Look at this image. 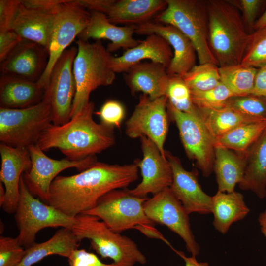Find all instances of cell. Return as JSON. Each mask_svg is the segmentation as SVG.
I'll list each match as a JSON object with an SVG mask.
<instances>
[{
  "mask_svg": "<svg viewBox=\"0 0 266 266\" xmlns=\"http://www.w3.org/2000/svg\"><path fill=\"white\" fill-rule=\"evenodd\" d=\"M138 167L96 161L87 169L70 176H58L49 191L47 204L75 217L93 208L108 192L124 189L138 178Z\"/></svg>",
  "mask_w": 266,
  "mask_h": 266,
  "instance_id": "1",
  "label": "cell"
},
{
  "mask_svg": "<svg viewBox=\"0 0 266 266\" xmlns=\"http://www.w3.org/2000/svg\"><path fill=\"white\" fill-rule=\"evenodd\" d=\"M91 102L77 115L61 125L51 124L37 144L43 151L57 148L72 161H79L111 147L115 143L114 127L96 123Z\"/></svg>",
  "mask_w": 266,
  "mask_h": 266,
  "instance_id": "2",
  "label": "cell"
},
{
  "mask_svg": "<svg viewBox=\"0 0 266 266\" xmlns=\"http://www.w3.org/2000/svg\"><path fill=\"white\" fill-rule=\"evenodd\" d=\"M208 42L219 67L240 64L249 33L230 0H207Z\"/></svg>",
  "mask_w": 266,
  "mask_h": 266,
  "instance_id": "3",
  "label": "cell"
},
{
  "mask_svg": "<svg viewBox=\"0 0 266 266\" xmlns=\"http://www.w3.org/2000/svg\"><path fill=\"white\" fill-rule=\"evenodd\" d=\"M76 43L78 51L73 66L76 92L71 118L88 106L93 91L111 85L116 76L110 65L111 55L100 40L89 43L78 39Z\"/></svg>",
  "mask_w": 266,
  "mask_h": 266,
  "instance_id": "4",
  "label": "cell"
},
{
  "mask_svg": "<svg viewBox=\"0 0 266 266\" xmlns=\"http://www.w3.org/2000/svg\"><path fill=\"white\" fill-rule=\"evenodd\" d=\"M74 218L71 230L78 241L89 240L92 248L102 258H110L116 266L146 263L145 256L133 240L113 232L98 217L81 213Z\"/></svg>",
  "mask_w": 266,
  "mask_h": 266,
  "instance_id": "5",
  "label": "cell"
},
{
  "mask_svg": "<svg viewBox=\"0 0 266 266\" xmlns=\"http://www.w3.org/2000/svg\"><path fill=\"white\" fill-rule=\"evenodd\" d=\"M167 6L157 20L177 28L194 44L199 64L212 63L218 66L208 42V19L206 1L166 0Z\"/></svg>",
  "mask_w": 266,
  "mask_h": 266,
  "instance_id": "6",
  "label": "cell"
},
{
  "mask_svg": "<svg viewBox=\"0 0 266 266\" xmlns=\"http://www.w3.org/2000/svg\"><path fill=\"white\" fill-rule=\"evenodd\" d=\"M52 122L48 99L33 106L21 109L0 107V141L14 147L28 148L36 144Z\"/></svg>",
  "mask_w": 266,
  "mask_h": 266,
  "instance_id": "7",
  "label": "cell"
},
{
  "mask_svg": "<svg viewBox=\"0 0 266 266\" xmlns=\"http://www.w3.org/2000/svg\"><path fill=\"white\" fill-rule=\"evenodd\" d=\"M19 198L14 219L19 234L16 237L25 249L35 242L37 233L48 227H61L71 230L74 217H69L55 207L36 198L28 189L22 176Z\"/></svg>",
  "mask_w": 266,
  "mask_h": 266,
  "instance_id": "8",
  "label": "cell"
},
{
  "mask_svg": "<svg viewBox=\"0 0 266 266\" xmlns=\"http://www.w3.org/2000/svg\"><path fill=\"white\" fill-rule=\"evenodd\" d=\"M148 199L134 196L129 189H116L103 196L93 208L83 213L98 217L113 232L120 233L139 225H154L144 210Z\"/></svg>",
  "mask_w": 266,
  "mask_h": 266,
  "instance_id": "9",
  "label": "cell"
},
{
  "mask_svg": "<svg viewBox=\"0 0 266 266\" xmlns=\"http://www.w3.org/2000/svg\"><path fill=\"white\" fill-rule=\"evenodd\" d=\"M90 13L78 0H64L59 5L52 30L46 69L36 82L45 90L47 88L55 64L66 48L87 26Z\"/></svg>",
  "mask_w": 266,
  "mask_h": 266,
  "instance_id": "10",
  "label": "cell"
},
{
  "mask_svg": "<svg viewBox=\"0 0 266 266\" xmlns=\"http://www.w3.org/2000/svg\"><path fill=\"white\" fill-rule=\"evenodd\" d=\"M167 109L176 124L187 156L196 161L204 177H209L214 171L216 139L208 131L200 114L183 112L168 102Z\"/></svg>",
  "mask_w": 266,
  "mask_h": 266,
  "instance_id": "11",
  "label": "cell"
},
{
  "mask_svg": "<svg viewBox=\"0 0 266 266\" xmlns=\"http://www.w3.org/2000/svg\"><path fill=\"white\" fill-rule=\"evenodd\" d=\"M64 0H20L11 30L35 42L48 54L49 41L60 4Z\"/></svg>",
  "mask_w": 266,
  "mask_h": 266,
  "instance_id": "12",
  "label": "cell"
},
{
  "mask_svg": "<svg viewBox=\"0 0 266 266\" xmlns=\"http://www.w3.org/2000/svg\"><path fill=\"white\" fill-rule=\"evenodd\" d=\"M167 103L166 96L152 100L147 95H141L126 125V133L129 137H148L156 145L165 157L164 143L168 130Z\"/></svg>",
  "mask_w": 266,
  "mask_h": 266,
  "instance_id": "13",
  "label": "cell"
},
{
  "mask_svg": "<svg viewBox=\"0 0 266 266\" xmlns=\"http://www.w3.org/2000/svg\"><path fill=\"white\" fill-rule=\"evenodd\" d=\"M143 208L150 220L166 226L178 234L192 256L196 257L199 254L200 248L191 229L189 214L170 188L148 198L144 203Z\"/></svg>",
  "mask_w": 266,
  "mask_h": 266,
  "instance_id": "14",
  "label": "cell"
},
{
  "mask_svg": "<svg viewBox=\"0 0 266 266\" xmlns=\"http://www.w3.org/2000/svg\"><path fill=\"white\" fill-rule=\"evenodd\" d=\"M77 47L66 49L54 65L44 96L50 103L52 123L63 125L71 119L76 83L73 66Z\"/></svg>",
  "mask_w": 266,
  "mask_h": 266,
  "instance_id": "15",
  "label": "cell"
},
{
  "mask_svg": "<svg viewBox=\"0 0 266 266\" xmlns=\"http://www.w3.org/2000/svg\"><path fill=\"white\" fill-rule=\"evenodd\" d=\"M31 160L30 170L23 173L24 181L30 192L43 201L48 202L50 186L62 171L75 168L82 171L96 162L95 156L79 161L67 158L56 160L48 157L36 144L28 148Z\"/></svg>",
  "mask_w": 266,
  "mask_h": 266,
  "instance_id": "16",
  "label": "cell"
},
{
  "mask_svg": "<svg viewBox=\"0 0 266 266\" xmlns=\"http://www.w3.org/2000/svg\"><path fill=\"white\" fill-rule=\"evenodd\" d=\"M139 138L143 158L135 162L141 170L142 179L130 191L134 196L146 197L148 194L155 195L169 188L172 182V171L166 157L163 156L152 140L145 136Z\"/></svg>",
  "mask_w": 266,
  "mask_h": 266,
  "instance_id": "17",
  "label": "cell"
},
{
  "mask_svg": "<svg viewBox=\"0 0 266 266\" xmlns=\"http://www.w3.org/2000/svg\"><path fill=\"white\" fill-rule=\"evenodd\" d=\"M166 155L172 171V182L169 188L187 212L189 214L211 213L212 197L202 189L197 171L186 170L180 160L170 152L166 151Z\"/></svg>",
  "mask_w": 266,
  "mask_h": 266,
  "instance_id": "18",
  "label": "cell"
},
{
  "mask_svg": "<svg viewBox=\"0 0 266 266\" xmlns=\"http://www.w3.org/2000/svg\"><path fill=\"white\" fill-rule=\"evenodd\" d=\"M135 33L139 35H158L172 47L173 57L166 69L169 75L182 76L196 65L198 56L194 44L173 26L149 21L136 26Z\"/></svg>",
  "mask_w": 266,
  "mask_h": 266,
  "instance_id": "19",
  "label": "cell"
},
{
  "mask_svg": "<svg viewBox=\"0 0 266 266\" xmlns=\"http://www.w3.org/2000/svg\"><path fill=\"white\" fill-rule=\"evenodd\" d=\"M1 168L0 182L5 189V200L2 208L7 213H14L19 198L20 182L24 173L31 167L28 148L0 144Z\"/></svg>",
  "mask_w": 266,
  "mask_h": 266,
  "instance_id": "20",
  "label": "cell"
},
{
  "mask_svg": "<svg viewBox=\"0 0 266 266\" xmlns=\"http://www.w3.org/2000/svg\"><path fill=\"white\" fill-rule=\"evenodd\" d=\"M47 53L39 44L24 39L0 62L2 74L37 82L47 66Z\"/></svg>",
  "mask_w": 266,
  "mask_h": 266,
  "instance_id": "21",
  "label": "cell"
},
{
  "mask_svg": "<svg viewBox=\"0 0 266 266\" xmlns=\"http://www.w3.org/2000/svg\"><path fill=\"white\" fill-rule=\"evenodd\" d=\"M136 28L134 25L117 26L109 20L105 14L91 11L89 23L78 37L86 41L91 38L109 40L111 42L106 48L109 53L121 48L126 50L140 43L133 37Z\"/></svg>",
  "mask_w": 266,
  "mask_h": 266,
  "instance_id": "22",
  "label": "cell"
},
{
  "mask_svg": "<svg viewBox=\"0 0 266 266\" xmlns=\"http://www.w3.org/2000/svg\"><path fill=\"white\" fill-rule=\"evenodd\" d=\"M173 57L169 43L162 37L152 34L137 46L125 50L120 56H111L110 65L115 73H125L133 65L148 59L163 65L167 69Z\"/></svg>",
  "mask_w": 266,
  "mask_h": 266,
  "instance_id": "23",
  "label": "cell"
},
{
  "mask_svg": "<svg viewBox=\"0 0 266 266\" xmlns=\"http://www.w3.org/2000/svg\"><path fill=\"white\" fill-rule=\"evenodd\" d=\"M125 73V80L133 94L141 92L152 100L166 96L169 76L163 65L151 61L140 62Z\"/></svg>",
  "mask_w": 266,
  "mask_h": 266,
  "instance_id": "24",
  "label": "cell"
},
{
  "mask_svg": "<svg viewBox=\"0 0 266 266\" xmlns=\"http://www.w3.org/2000/svg\"><path fill=\"white\" fill-rule=\"evenodd\" d=\"M44 93L36 82L12 75L0 76V107L21 109L33 106L43 100Z\"/></svg>",
  "mask_w": 266,
  "mask_h": 266,
  "instance_id": "25",
  "label": "cell"
},
{
  "mask_svg": "<svg viewBox=\"0 0 266 266\" xmlns=\"http://www.w3.org/2000/svg\"><path fill=\"white\" fill-rule=\"evenodd\" d=\"M166 6V0H115L106 15L113 24L137 26L150 21Z\"/></svg>",
  "mask_w": 266,
  "mask_h": 266,
  "instance_id": "26",
  "label": "cell"
},
{
  "mask_svg": "<svg viewBox=\"0 0 266 266\" xmlns=\"http://www.w3.org/2000/svg\"><path fill=\"white\" fill-rule=\"evenodd\" d=\"M247 153H240L220 145L215 150L214 171L218 191L233 192L241 181L245 168Z\"/></svg>",
  "mask_w": 266,
  "mask_h": 266,
  "instance_id": "27",
  "label": "cell"
},
{
  "mask_svg": "<svg viewBox=\"0 0 266 266\" xmlns=\"http://www.w3.org/2000/svg\"><path fill=\"white\" fill-rule=\"evenodd\" d=\"M249 212L244 196L239 192L217 191L212 196V224L223 234L228 232L232 224L245 218Z\"/></svg>",
  "mask_w": 266,
  "mask_h": 266,
  "instance_id": "28",
  "label": "cell"
},
{
  "mask_svg": "<svg viewBox=\"0 0 266 266\" xmlns=\"http://www.w3.org/2000/svg\"><path fill=\"white\" fill-rule=\"evenodd\" d=\"M238 186L260 199L266 198V130L247 151L244 175Z\"/></svg>",
  "mask_w": 266,
  "mask_h": 266,
  "instance_id": "29",
  "label": "cell"
},
{
  "mask_svg": "<svg viewBox=\"0 0 266 266\" xmlns=\"http://www.w3.org/2000/svg\"><path fill=\"white\" fill-rule=\"evenodd\" d=\"M79 242L70 229L61 228L47 241L35 242L26 248L24 257L18 266H32L52 255L68 258L78 248Z\"/></svg>",
  "mask_w": 266,
  "mask_h": 266,
  "instance_id": "30",
  "label": "cell"
},
{
  "mask_svg": "<svg viewBox=\"0 0 266 266\" xmlns=\"http://www.w3.org/2000/svg\"><path fill=\"white\" fill-rule=\"evenodd\" d=\"M198 110L204 125L216 140L238 126L259 122L226 106L216 109Z\"/></svg>",
  "mask_w": 266,
  "mask_h": 266,
  "instance_id": "31",
  "label": "cell"
},
{
  "mask_svg": "<svg viewBox=\"0 0 266 266\" xmlns=\"http://www.w3.org/2000/svg\"><path fill=\"white\" fill-rule=\"evenodd\" d=\"M266 130V121L251 122L238 126L216 140L220 145L235 152L246 153Z\"/></svg>",
  "mask_w": 266,
  "mask_h": 266,
  "instance_id": "32",
  "label": "cell"
},
{
  "mask_svg": "<svg viewBox=\"0 0 266 266\" xmlns=\"http://www.w3.org/2000/svg\"><path fill=\"white\" fill-rule=\"evenodd\" d=\"M258 69L241 64L219 67L221 82L234 96L252 94Z\"/></svg>",
  "mask_w": 266,
  "mask_h": 266,
  "instance_id": "33",
  "label": "cell"
},
{
  "mask_svg": "<svg viewBox=\"0 0 266 266\" xmlns=\"http://www.w3.org/2000/svg\"><path fill=\"white\" fill-rule=\"evenodd\" d=\"M219 67L212 63L199 64L181 77L191 91L209 90L221 82Z\"/></svg>",
  "mask_w": 266,
  "mask_h": 266,
  "instance_id": "34",
  "label": "cell"
},
{
  "mask_svg": "<svg viewBox=\"0 0 266 266\" xmlns=\"http://www.w3.org/2000/svg\"><path fill=\"white\" fill-rule=\"evenodd\" d=\"M169 76L166 94L168 103L183 112L200 115L192 100L191 90L182 77L176 75Z\"/></svg>",
  "mask_w": 266,
  "mask_h": 266,
  "instance_id": "35",
  "label": "cell"
},
{
  "mask_svg": "<svg viewBox=\"0 0 266 266\" xmlns=\"http://www.w3.org/2000/svg\"><path fill=\"white\" fill-rule=\"evenodd\" d=\"M225 105L256 121H266V97L250 94L233 96Z\"/></svg>",
  "mask_w": 266,
  "mask_h": 266,
  "instance_id": "36",
  "label": "cell"
},
{
  "mask_svg": "<svg viewBox=\"0 0 266 266\" xmlns=\"http://www.w3.org/2000/svg\"><path fill=\"white\" fill-rule=\"evenodd\" d=\"M240 64L257 69L266 66V27L249 33Z\"/></svg>",
  "mask_w": 266,
  "mask_h": 266,
  "instance_id": "37",
  "label": "cell"
},
{
  "mask_svg": "<svg viewBox=\"0 0 266 266\" xmlns=\"http://www.w3.org/2000/svg\"><path fill=\"white\" fill-rule=\"evenodd\" d=\"M191 99L199 109H212L225 106L228 99L233 97L232 92L221 82L215 87L205 91H191Z\"/></svg>",
  "mask_w": 266,
  "mask_h": 266,
  "instance_id": "38",
  "label": "cell"
},
{
  "mask_svg": "<svg viewBox=\"0 0 266 266\" xmlns=\"http://www.w3.org/2000/svg\"><path fill=\"white\" fill-rule=\"evenodd\" d=\"M24 248L16 237L0 236V266H18L24 254Z\"/></svg>",
  "mask_w": 266,
  "mask_h": 266,
  "instance_id": "39",
  "label": "cell"
},
{
  "mask_svg": "<svg viewBox=\"0 0 266 266\" xmlns=\"http://www.w3.org/2000/svg\"><path fill=\"white\" fill-rule=\"evenodd\" d=\"M101 123L111 127H119L125 115L123 106L119 101L110 100L106 101L96 112Z\"/></svg>",
  "mask_w": 266,
  "mask_h": 266,
  "instance_id": "40",
  "label": "cell"
},
{
  "mask_svg": "<svg viewBox=\"0 0 266 266\" xmlns=\"http://www.w3.org/2000/svg\"><path fill=\"white\" fill-rule=\"evenodd\" d=\"M242 12V17L247 31H254L253 27L258 19L257 16L265 3L262 0H240L231 1ZM249 33V32H248Z\"/></svg>",
  "mask_w": 266,
  "mask_h": 266,
  "instance_id": "41",
  "label": "cell"
},
{
  "mask_svg": "<svg viewBox=\"0 0 266 266\" xmlns=\"http://www.w3.org/2000/svg\"><path fill=\"white\" fill-rule=\"evenodd\" d=\"M67 259L69 266H116L113 262H102L94 253L84 249H75Z\"/></svg>",
  "mask_w": 266,
  "mask_h": 266,
  "instance_id": "42",
  "label": "cell"
},
{
  "mask_svg": "<svg viewBox=\"0 0 266 266\" xmlns=\"http://www.w3.org/2000/svg\"><path fill=\"white\" fill-rule=\"evenodd\" d=\"M19 0H0V32L11 30Z\"/></svg>",
  "mask_w": 266,
  "mask_h": 266,
  "instance_id": "43",
  "label": "cell"
},
{
  "mask_svg": "<svg viewBox=\"0 0 266 266\" xmlns=\"http://www.w3.org/2000/svg\"><path fill=\"white\" fill-rule=\"evenodd\" d=\"M23 40L12 30L0 32V62H2Z\"/></svg>",
  "mask_w": 266,
  "mask_h": 266,
  "instance_id": "44",
  "label": "cell"
},
{
  "mask_svg": "<svg viewBox=\"0 0 266 266\" xmlns=\"http://www.w3.org/2000/svg\"><path fill=\"white\" fill-rule=\"evenodd\" d=\"M115 0H80L79 3L87 10L106 14Z\"/></svg>",
  "mask_w": 266,
  "mask_h": 266,
  "instance_id": "45",
  "label": "cell"
},
{
  "mask_svg": "<svg viewBox=\"0 0 266 266\" xmlns=\"http://www.w3.org/2000/svg\"><path fill=\"white\" fill-rule=\"evenodd\" d=\"M251 94L266 97V66L258 69Z\"/></svg>",
  "mask_w": 266,
  "mask_h": 266,
  "instance_id": "46",
  "label": "cell"
},
{
  "mask_svg": "<svg viewBox=\"0 0 266 266\" xmlns=\"http://www.w3.org/2000/svg\"><path fill=\"white\" fill-rule=\"evenodd\" d=\"M135 229L138 230L149 238L160 239L171 246L170 243L163 235L154 227V225H139L136 226Z\"/></svg>",
  "mask_w": 266,
  "mask_h": 266,
  "instance_id": "47",
  "label": "cell"
},
{
  "mask_svg": "<svg viewBox=\"0 0 266 266\" xmlns=\"http://www.w3.org/2000/svg\"><path fill=\"white\" fill-rule=\"evenodd\" d=\"M174 250L184 260L185 266H209L207 263L199 262L195 256L188 257L183 252Z\"/></svg>",
  "mask_w": 266,
  "mask_h": 266,
  "instance_id": "48",
  "label": "cell"
},
{
  "mask_svg": "<svg viewBox=\"0 0 266 266\" xmlns=\"http://www.w3.org/2000/svg\"><path fill=\"white\" fill-rule=\"evenodd\" d=\"M258 221L260 226L261 232L266 238V208L260 213Z\"/></svg>",
  "mask_w": 266,
  "mask_h": 266,
  "instance_id": "49",
  "label": "cell"
},
{
  "mask_svg": "<svg viewBox=\"0 0 266 266\" xmlns=\"http://www.w3.org/2000/svg\"><path fill=\"white\" fill-rule=\"evenodd\" d=\"M266 27V9L258 18L253 27L254 31Z\"/></svg>",
  "mask_w": 266,
  "mask_h": 266,
  "instance_id": "50",
  "label": "cell"
},
{
  "mask_svg": "<svg viewBox=\"0 0 266 266\" xmlns=\"http://www.w3.org/2000/svg\"><path fill=\"white\" fill-rule=\"evenodd\" d=\"M6 192L3 184L0 182V206L2 207L5 202Z\"/></svg>",
  "mask_w": 266,
  "mask_h": 266,
  "instance_id": "51",
  "label": "cell"
},
{
  "mask_svg": "<svg viewBox=\"0 0 266 266\" xmlns=\"http://www.w3.org/2000/svg\"></svg>",
  "mask_w": 266,
  "mask_h": 266,
  "instance_id": "52",
  "label": "cell"
}]
</instances>
